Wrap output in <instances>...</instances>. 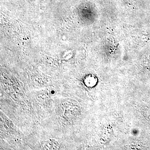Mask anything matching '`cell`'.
I'll list each match as a JSON object with an SVG mask.
<instances>
[{
	"label": "cell",
	"instance_id": "6da1fadb",
	"mask_svg": "<svg viewBox=\"0 0 150 150\" xmlns=\"http://www.w3.org/2000/svg\"><path fill=\"white\" fill-rule=\"evenodd\" d=\"M42 146L43 149L57 150L59 149V144L56 140L50 139L43 142Z\"/></svg>",
	"mask_w": 150,
	"mask_h": 150
}]
</instances>
